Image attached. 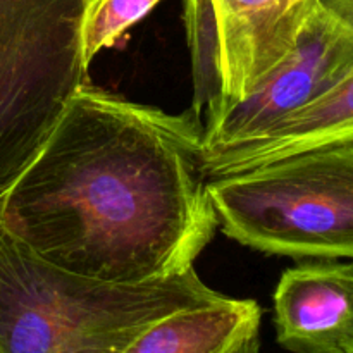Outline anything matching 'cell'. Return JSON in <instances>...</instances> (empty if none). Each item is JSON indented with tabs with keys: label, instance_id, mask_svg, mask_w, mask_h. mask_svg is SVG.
<instances>
[{
	"label": "cell",
	"instance_id": "cell-6",
	"mask_svg": "<svg viewBox=\"0 0 353 353\" xmlns=\"http://www.w3.org/2000/svg\"><path fill=\"white\" fill-rule=\"evenodd\" d=\"M353 69V30L310 0L296 45L272 74L203 133L205 152L252 140L333 90Z\"/></svg>",
	"mask_w": 353,
	"mask_h": 353
},
{
	"label": "cell",
	"instance_id": "cell-3",
	"mask_svg": "<svg viewBox=\"0 0 353 353\" xmlns=\"http://www.w3.org/2000/svg\"><path fill=\"white\" fill-rule=\"evenodd\" d=\"M221 230L269 255L353 261V143L209 179Z\"/></svg>",
	"mask_w": 353,
	"mask_h": 353
},
{
	"label": "cell",
	"instance_id": "cell-1",
	"mask_svg": "<svg viewBox=\"0 0 353 353\" xmlns=\"http://www.w3.org/2000/svg\"><path fill=\"white\" fill-rule=\"evenodd\" d=\"M203 130L178 114L79 86L0 192V221L62 269L112 283L195 268L216 234Z\"/></svg>",
	"mask_w": 353,
	"mask_h": 353
},
{
	"label": "cell",
	"instance_id": "cell-11",
	"mask_svg": "<svg viewBox=\"0 0 353 353\" xmlns=\"http://www.w3.org/2000/svg\"><path fill=\"white\" fill-rule=\"evenodd\" d=\"M334 17L353 30V0H319Z\"/></svg>",
	"mask_w": 353,
	"mask_h": 353
},
{
	"label": "cell",
	"instance_id": "cell-10",
	"mask_svg": "<svg viewBox=\"0 0 353 353\" xmlns=\"http://www.w3.org/2000/svg\"><path fill=\"white\" fill-rule=\"evenodd\" d=\"M161 0H90L81 23V57L88 68L99 52L117 43L121 37Z\"/></svg>",
	"mask_w": 353,
	"mask_h": 353
},
{
	"label": "cell",
	"instance_id": "cell-9",
	"mask_svg": "<svg viewBox=\"0 0 353 353\" xmlns=\"http://www.w3.org/2000/svg\"><path fill=\"white\" fill-rule=\"evenodd\" d=\"M261 323L257 302L224 296L210 305L164 317L124 353H234L261 333Z\"/></svg>",
	"mask_w": 353,
	"mask_h": 353
},
{
	"label": "cell",
	"instance_id": "cell-12",
	"mask_svg": "<svg viewBox=\"0 0 353 353\" xmlns=\"http://www.w3.org/2000/svg\"><path fill=\"white\" fill-rule=\"evenodd\" d=\"M261 333L254 334L252 338H248L247 341H245L243 345H241L240 348H238L234 353H261V336H259Z\"/></svg>",
	"mask_w": 353,
	"mask_h": 353
},
{
	"label": "cell",
	"instance_id": "cell-5",
	"mask_svg": "<svg viewBox=\"0 0 353 353\" xmlns=\"http://www.w3.org/2000/svg\"><path fill=\"white\" fill-rule=\"evenodd\" d=\"M310 0H185L192 116L203 133L247 100L295 48Z\"/></svg>",
	"mask_w": 353,
	"mask_h": 353
},
{
	"label": "cell",
	"instance_id": "cell-13",
	"mask_svg": "<svg viewBox=\"0 0 353 353\" xmlns=\"http://www.w3.org/2000/svg\"><path fill=\"white\" fill-rule=\"evenodd\" d=\"M88 3H90V2H88Z\"/></svg>",
	"mask_w": 353,
	"mask_h": 353
},
{
	"label": "cell",
	"instance_id": "cell-2",
	"mask_svg": "<svg viewBox=\"0 0 353 353\" xmlns=\"http://www.w3.org/2000/svg\"><path fill=\"white\" fill-rule=\"evenodd\" d=\"M224 296L195 268L145 283L76 274L0 221V353H124L164 317Z\"/></svg>",
	"mask_w": 353,
	"mask_h": 353
},
{
	"label": "cell",
	"instance_id": "cell-8",
	"mask_svg": "<svg viewBox=\"0 0 353 353\" xmlns=\"http://www.w3.org/2000/svg\"><path fill=\"white\" fill-rule=\"evenodd\" d=\"M353 143V69L333 90L243 143L205 152L209 179L254 169L300 152Z\"/></svg>",
	"mask_w": 353,
	"mask_h": 353
},
{
	"label": "cell",
	"instance_id": "cell-4",
	"mask_svg": "<svg viewBox=\"0 0 353 353\" xmlns=\"http://www.w3.org/2000/svg\"><path fill=\"white\" fill-rule=\"evenodd\" d=\"M88 2L0 0V192L88 81L79 41Z\"/></svg>",
	"mask_w": 353,
	"mask_h": 353
},
{
	"label": "cell",
	"instance_id": "cell-7",
	"mask_svg": "<svg viewBox=\"0 0 353 353\" xmlns=\"http://www.w3.org/2000/svg\"><path fill=\"white\" fill-rule=\"evenodd\" d=\"M278 343L292 353H353V261L305 259L274 292Z\"/></svg>",
	"mask_w": 353,
	"mask_h": 353
}]
</instances>
